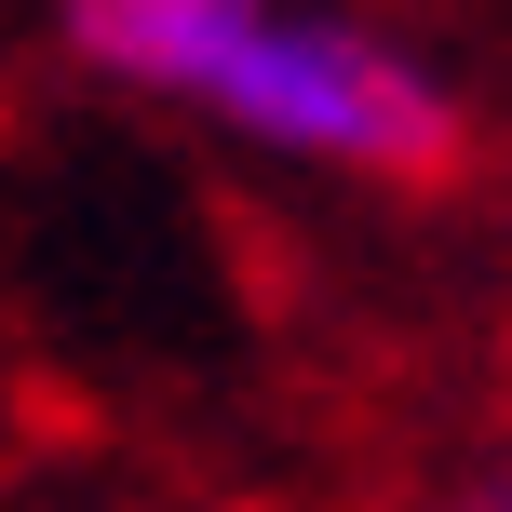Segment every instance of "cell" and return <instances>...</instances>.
<instances>
[{"mask_svg": "<svg viewBox=\"0 0 512 512\" xmlns=\"http://www.w3.org/2000/svg\"><path fill=\"white\" fill-rule=\"evenodd\" d=\"M203 108L243 122L256 149H297V162H351V176H445L459 162V108L418 54H391L378 27L351 14H256L216 41L203 68Z\"/></svg>", "mask_w": 512, "mask_h": 512, "instance_id": "1", "label": "cell"}, {"mask_svg": "<svg viewBox=\"0 0 512 512\" xmlns=\"http://www.w3.org/2000/svg\"><path fill=\"white\" fill-rule=\"evenodd\" d=\"M445 512H512V472H486V486H472V499H445Z\"/></svg>", "mask_w": 512, "mask_h": 512, "instance_id": "3", "label": "cell"}, {"mask_svg": "<svg viewBox=\"0 0 512 512\" xmlns=\"http://www.w3.org/2000/svg\"><path fill=\"white\" fill-rule=\"evenodd\" d=\"M256 14V0H68V41L95 54L108 81H149V95H203L216 41Z\"/></svg>", "mask_w": 512, "mask_h": 512, "instance_id": "2", "label": "cell"}]
</instances>
